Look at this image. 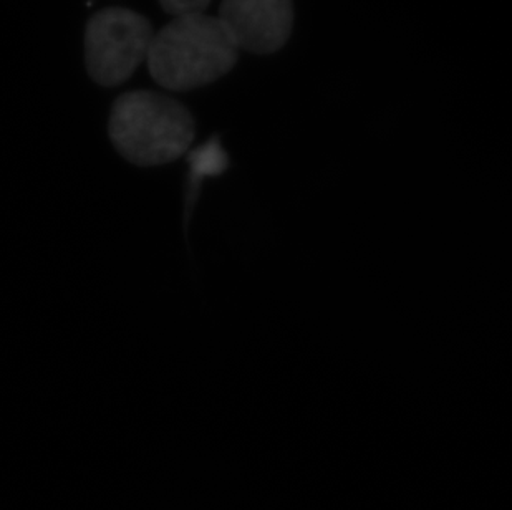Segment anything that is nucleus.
I'll list each match as a JSON object with an SVG mask.
<instances>
[{"instance_id": "39448f33", "label": "nucleus", "mask_w": 512, "mask_h": 510, "mask_svg": "<svg viewBox=\"0 0 512 510\" xmlns=\"http://www.w3.org/2000/svg\"><path fill=\"white\" fill-rule=\"evenodd\" d=\"M160 4L166 14L173 15L176 19L184 15L204 14L211 0H160Z\"/></svg>"}, {"instance_id": "f03ea898", "label": "nucleus", "mask_w": 512, "mask_h": 510, "mask_svg": "<svg viewBox=\"0 0 512 510\" xmlns=\"http://www.w3.org/2000/svg\"><path fill=\"white\" fill-rule=\"evenodd\" d=\"M108 135L126 161L151 168L181 158L193 145L196 123L183 103L150 90H136L116 98Z\"/></svg>"}, {"instance_id": "7ed1b4c3", "label": "nucleus", "mask_w": 512, "mask_h": 510, "mask_svg": "<svg viewBox=\"0 0 512 510\" xmlns=\"http://www.w3.org/2000/svg\"><path fill=\"white\" fill-rule=\"evenodd\" d=\"M155 30L135 10L110 7L92 15L85 30V62L93 82L116 87L148 58Z\"/></svg>"}, {"instance_id": "f257e3e1", "label": "nucleus", "mask_w": 512, "mask_h": 510, "mask_svg": "<svg viewBox=\"0 0 512 510\" xmlns=\"http://www.w3.org/2000/svg\"><path fill=\"white\" fill-rule=\"evenodd\" d=\"M239 47L219 17L184 15L156 32L148 52L151 77L173 92L216 82L237 63Z\"/></svg>"}, {"instance_id": "20e7f679", "label": "nucleus", "mask_w": 512, "mask_h": 510, "mask_svg": "<svg viewBox=\"0 0 512 510\" xmlns=\"http://www.w3.org/2000/svg\"><path fill=\"white\" fill-rule=\"evenodd\" d=\"M219 19L239 50L271 55L294 29V0H224Z\"/></svg>"}]
</instances>
